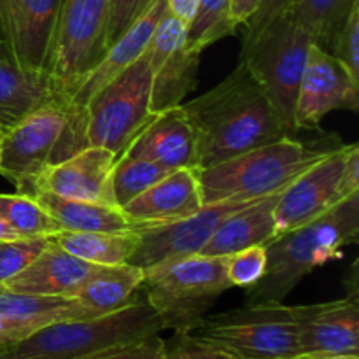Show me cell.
<instances>
[{"instance_id": "cell-3", "label": "cell", "mask_w": 359, "mask_h": 359, "mask_svg": "<svg viewBox=\"0 0 359 359\" xmlns=\"http://www.w3.org/2000/svg\"><path fill=\"white\" fill-rule=\"evenodd\" d=\"M154 116L146 49L137 62L95 93L74 121L67 123L49 165L90 146L105 147L119 160Z\"/></svg>"}, {"instance_id": "cell-33", "label": "cell", "mask_w": 359, "mask_h": 359, "mask_svg": "<svg viewBox=\"0 0 359 359\" xmlns=\"http://www.w3.org/2000/svg\"><path fill=\"white\" fill-rule=\"evenodd\" d=\"M51 238H18L0 242V286L23 272L49 244Z\"/></svg>"}, {"instance_id": "cell-43", "label": "cell", "mask_w": 359, "mask_h": 359, "mask_svg": "<svg viewBox=\"0 0 359 359\" xmlns=\"http://www.w3.org/2000/svg\"><path fill=\"white\" fill-rule=\"evenodd\" d=\"M321 359H359L358 354H335V356H326Z\"/></svg>"}, {"instance_id": "cell-11", "label": "cell", "mask_w": 359, "mask_h": 359, "mask_svg": "<svg viewBox=\"0 0 359 359\" xmlns=\"http://www.w3.org/2000/svg\"><path fill=\"white\" fill-rule=\"evenodd\" d=\"M60 4L62 0H0V55L44 81Z\"/></svg>"}, {"instance_id": "cell-23", "label": "cell", "mask_w": 359, "mask_h": 359, "mask_svg": "<svg viewBox=\"0 0 359 359\" xmlns=\"http://www.w3.org/2000/svg\"><path fill=\"white\" fill-rule=\"evenodd\" d=\"M37 202L58 223L62 231H132L137 224L111 203L84 202L56 196L48 191L35 193Z\"/></svg>"}, {"instance_id": "cell-36", "label": "cell", "mask_w": 359, "mask_h": 359, "mask_svg": "<svg viewBox=\"0 0 359 359\" xmlns=\"http://www.w3.org/2000/svg\"><path fill=\"white\" fill-rule=\"evenodd\" d=\"M154 0H109L107 46L111 48L133 21L139 20Z\"/></svg>"}, {"instance_id": "cell-17", "label": "cell", "mask_w": 359, "mask_h": 359, "mask_svg": "<svg viewBox=\"0 0 359 359\" xmlns=\"http://www.w3.org/2000/svg\"><path fill=\"white\" fill-rule=\"evenodd\" d=\"M116 161L114 153L105 147H84L58 163L48 165L35 179L34 195L48 191L62 198L116 205L112 195Z\"/></svg>"}, {"instance_id": "cell-34", "label": "cell", "mask_w": 359, "mask_h": 359, "mask_svg": "<svg viewBox=\"0 0 359 359\" xmlns=\"http://www.w3.org/2000/svg\"><path fill=\"white\" fill-rule=\"evenodd\" d=\"M165 359H244L193 333H174L165 340Z\"/></svg>"}, {"instance_id": "cell-29", "label": "cell", "mask_w": 359, "mask_h": 359, "mask_svg": "<svg viewBox=\"0 0 359 359\" xmlns=\"http://www.w3.org/2000/svg\"><path fill=\"white\" fill-rule=\"evenodd\" d=\"M0 216L21 238H51L62 231L58 223L32 195L0 193Z\"/></svg>"}, {"instance_id": "cell-1", "label": "cell", "mask_w": 359, "mask_h": 359, "mask_svg": "<svg viewBox=\"0 0 359 359\" xmlns=\"http://www.w3.org/2000/svg\"><path fill=\"white\" fill-rule=\"evenodd\" d=\"M181 105L196 132L198 170L283 137H293L241 62L217 86Z\"/></svg>"}, {"instance_id": "cell-22", "label": "cell", "mask_w": 359, "mask_h": 359, "mask_svg": "<svg viewBox=\"0 0 359 359\" xmlns=\"http://www.w3.org/2000/svg\"><path fill=\"white\" fill-rule=\"evenodd\" d=\"M284 189V188H283ZM283 189L230 214L214 230L198 255L230 256L251 245H266L276 238V205Z\"/></svg>"}, {"instance_id": "cell-30", "label": "cell", "mask_w": 359, "mask_h": 359, "mask_svg": "<svg viewBox=\"0 0 359 359\" xmlns=\"http://www.w3.org/2000/svg\"><path fill=\"white\" fill-rule=\"evenodd\" d=\"M167 174H170V170L154 161L123 154L112 170V195L116 205L125 207Z\"/></svg>"}, {"instance_id": "cell-25", "label": "cell", "mask_w": 359, "mask_h": 359, "mask_svg": "<svg viewBox=\"0 0 359 359\" xmlns=\"http://www.w3.org/2000/svg\"><path fill=\"white\" fill-rule=\"evenodd\" d=\"M53 241L72 256L93 265H123L139 249L140 231H60Z\"/></svg>"}, {"instance_id": "cell-10", "label": "cell", "mask_w": 359, "mask_h": 359, "mask_svg": "<svg viewBox=\"0 0 359 359\" xmlns=\"http://www.w3.org/2000/svg\"><path fill=\"white\" fill-rule=\"evenodd\" d=\"M65 109L55 100L28 112L0 139V175L18 193L34 196V182L49 165L65 128Z\"/></svg>"}, {"instance_id": "cell-8", "label": "cell", "mask_w": 359, "mask_h": 359, "mask_svg": "<svg viewBox=\"0 0 359 359\" xmlns=\"http://www.w3.org/2000/svg\"><path fill=\"white\" fill-rule=\"evenodd\" d=\"M107 27L109 0L60 4L46 81L51 98L62 107L107 53Z\"/></svg>"}, {"instance_id": "cell-2", "label": "cell", "mask_w": 359, "mask_h": 359, "mask_svg": "<svg viewBox=\"0 0 359 359\" xmlns=\"http://www.w3.org/2000/svg\"><path fill=\"white\" fill-rule=\"evenodd\" d=\"M359 238V193L337 203L314 221L266 244L265 276L248 287L245 305L283 304L284 298L319 266L342 258Z\"/></svg>"}, {"instance_id": "cell-44", "label": "cell", "mask_w": 359, "mask_h": 359, "mask_svg": "<svg viewBox=\"0 0 359 359\" xmlns=\"http://www.w3.org/2000/svg\"><path fill=\"white\" fill-rule=\"evenodd\" d=\"M2 135H4V130L0 128V139H2Z\"/></svg>"}, {"instance_id": "cell-20", "label": "cell", "mask_w": 359, "mask_h": 359, "mask_svg": "<svg viewBox=\"0 0 359 359\" xmlns=\"http://www.w3.org/2000/svg\"><path fill=\"white\" fill-rule=\"evenodd\" d=\"M125 154L146 158L170 172L179 168L198 170L196 132L182 105L154 116Z\"/></svg>"}, {"instance_id": "cell-32", "label": "cell", "mask_w": 359, "mask_h": 359, "mask_svg": "<svg viewBox=\"0 0 359 359\" xmlns=\"http://www.w3.org/2000/svg\"><path fill=\"white\" fill-rule=\"evenodd\" d=\"M266 245H251L226 256V276L231 286L251 287L265 276Z\"/></svg>"}, {"instance_id": "cell-38", "label": "cell", "mask_w": 359, "mask_h": 359, "mask_svg": "<svg viewBox=\"0 0 359 359\" xmlns=\"http://www.w3.org/2000/svg\"><path fill=\"white\" fill-rule=\"evenodd\" d=\"M291 4H293V0H263L262 6H259L258 11L255 13V16L244 25L245 32L244 41L242 42L251 41V39L255 37L259 30H263L270 21L276 20V18L279 16H284V14L290 11Z\"/></svg>"}, {"instance_id": "cell-24", "label": "cell", "mask_w": 359, "mask_h": 359, "mask_svg": "<svg viewBox=\"0 0 359 359\" xmlns=\"http://www.w3.org/2000/svg\"><path fill=\"white\" fill-rule=\"evenodd\" d=\"M144 270L130 263L98 265L74 298L93 316H105L132 304L139 294Z\"/></svg>"}, {"instance_id": "cell-6", "label": "cell", "mask_w": 359, "mask_h": 359, "mask_svg": "<svg viewBox=\"0 0 359 359\" xmlns=\"http://www.w3.org/2000/svg\"><path fill=\"white\" fill-rule=\"evenodd\" d=\"M230 287L226 256L191 255L144 270L139 291L160 316L163 330L189 333Z\"/></svg>"}, {"instance_id": "cell-28", "label": "cell", "mask_w": 359, "mask_h": 359, "mask_svg": "<svg viewBox=\"0 0 359 359\" xmlns=\"http://www.w3.org/2000/svg\"><path fill=\"white\" fill-rule=\"evenodd\" d=\"M358 0H293L286 16L304 28L325 51H332L335 37Z\"/></svg>"}, {"instance_id": "cell-41", "label": "cell", "mask_w": 359, "mask_h": 359, "mask_svg": "<svg viewBox=\"0 0 359 359\" xmlns=\"http://www.w3.org/2000/svg\"><path fill=\"white\" fill-rule=\"evenodd\" d=\"M167 2L168 13L174 14L177 20H181L184 25H191L196 11H198L200 0H165Z\"/></svg>"}, {"instance_id": "cell-39", "label": "cell", "mask_w": 359, "mask_h": 359, "mask_svg": "<svg viewBox=\"0 0 359 359\" xmlns=\"http://www.w3.org/2000/svg\"><path fill=\"white\" fill-rule=\"evenodd\" d=\"M37 330L39 326L32 325V323H25L20 321V319H13L0 314V353L11 349V347L30 337Z\"/></svg>"}, {"instance_id": "cell-26", "label": "cell", "mask_w": 359, "mask_h": 359, "mask_svg": "<svg viewBox=\"0 0 359 359\" xmlns=\"http://www.w3.org/2000/svg\"><path fill=\"white\" fill-rule=\"evenodd\" d=\"M53 100L48 83L0 55V128L6 132L28 112Z\"/></svg>"}, {"instance_id": "cell-37", "label": "cell", "mask_w": 359, "mask_h": 359, "mask_svg": "<svg viewBox=\"0 0 359 359\" xmlns=\"http://www.w3.org/2000/svg\"><path fill=\"white\" fill-rule=\"evenodd\" d=\"M88 359H165V340L156 333L105 349Z\"/></svg>"}, {"instance_id": "cell-27", "label": "cell", "mask_w": 359, "mask_h": 359, "mask_svg": "<svg viewBox=\"0 0 359 359\" xmlns=\"http://www.w3.org/2000/svg\"><path fill=\"white\" fill-rule=\"evenodd\" d=\"M0 314L32 323L39 328L53 323L97 318L77 298L16 293L4 287H0Z\"/></svg>"}, {"instance_id": "cell-18", "label": "cell", "mask_w": 359, "mask_h": 359, "mask_svg": "<svg viewBox=\"0 0 359 359\" xmlns=\"http://www.w3.org/2000/svg\"><path fill=\"white\" fill-rule=\"evenodd\" d=\"M165 9H167L165 0H154L147 7L146 13L139 20L133 21L128 30L107 49L104 58L81 81L79 86L72 93V97L63 105L67 114V123L74 121L83 112V109L86 107V104L91 100L95 93H98L102 88L107 86L112 79H116L123 70L128 69L133 62H137L146 53L151 37H153L154 28H156L160 18L163 16Z\"/></svg>"}, {"instance_id": "cell-42", "label": "cell", "mask_w": 359, "mask_h": 359, "mask_svg": "<svg viewBox=\"0 0 359 359\" xmlns=\"http://www.w3.org/2000/svg\"><path fill=\"white\" fill-rule=\"evenodd\" d=\"M18 238H21L20 235H18L16 231H14V228L11 226V224L7 223L2 216H0V242L18 241Z\"/></svg>"}, {"instance_id": "cell-21", "label": "cell", "mask_w": 359, "mask_h": 359, "mask_svg": "<svg viewBox=\"0 0 359 359\" xmlns=\"http://www.w3.org/2000/svg\"><path fill=\"white\" fill-rule=\"evenodd\" d=\"M97 266L67 252L51 237L44 251L23 272L0 287L16 293L74 298Z\"/></svg>"}, {"instance_id": "cell-40", "label": "cell", "mask_w": 359, "mask_h": 359, "mask_svg": "<svg viewBox=\"0 0 359 359\" xmlns=\"http://www.w3.org/2000/svg\"><path fill=\"white\" fill-rule=\"evenodd\" d=\"M263 0H230V18L235 27H244L255 16Z\"/></svg>"}, {"instance_id": "cell-7", "label": "cell", "mask_w": 359, "mask_h": 359, "mask_svg": "<svg viewBox=\"0 0 359 359\" xmlns=\"http://www.w3.org/2000/svg\"><path fill=\"white\" fill-rule=\"evenodd\" d=\"M312 37L290 18H276L251 41L242 42L241 60L272 104L290 135L294 125L298 90L307 63Z\"/></svg>"}, {"instance_id": "cell-15", "label": "cell", "mask_w": 359, "mask_h": 359, "mask_svg": "<svg viewBox=\"0 0 359 359\" xmlns=\"http://www.w3.org/2000/svg\"><path fill=\"white\" fill-rule=\"evenodd\" d=\"M359 83L351 79L342 63L312 42L298 90L294 125L297 130H319L333 111H358Z\"/></svg>"}, {"instance_id": "cell-14", "label": "cell", "mask_w": 359, "mask_h": 359, "mask_svg": "<svg viewBox=\"0 0 359 359\" xmlns=\"http://www.w3.org/2000/svg\"><path fill=\"white\" fill-rule=\"evenodd\" d=\"M351 146L339 144L283 189L276 205V237L311 223L346 200L340 179Z\"/></svg>"}, {"instance_id": "cell-4", "label": "cell", "mask_w": 359, "mask_h": 359, "mask_svg": "<svg viewBox=\"0 0 359 359\" xmlns=\"http://www.w3.org/2000/svg\"><path fill=\"white\" fill-rule=\"evenodd\" d=\"M161 330L160 316L140 294L111 314L42 326L0 353V359H88L111 347L156 335Z\"/></svg>"}, {"instance_id": "cell-19", "label": "cell", "mask_w": 359, "mask_h": 359, "mask_svg": "<svg viewBox=\"0 0 359 359\" xmlns=\"http://www.w3.org/2000/svg\"><path fill=\"white\" fill-rule=\"evenodd\" d=\"M198 170L179 168L121 207L137 228L161 226L191 216L202 207Z\"/></svg>"}, {"instance_id": "cell-9", "label": "cell", "mask_w": 359, "mask_h": 359, "mask_svg": "<svg viewBox=\"0 0 359 359\" xmlns=\"http://www.w3.org/2000/svg\"><path fill=\"white\" fill-rule=\"evenodd\" d=\"M193 335L217 344L244 359H297L298 328L291 305H244L205 316Z\"/></svg>"}, {"instance_id": "cell-12", "label": "cell", "mask_w": 359, "mask_h": 359, "mask_svg": "<svg viewBox=\"0 0 359 359\" xmlns=\"http://www.w3.org/2000/svg\"><path fill=\"white\" fill-rule=\"evenodd\" d=\"M188 25L165 9L153 32L147 56L151 65V112L181 105L198 83L200 53L186 46Z\"/></svg>"}, {"instance_id": "cell-13", "label": "cell", "mask_w": 359, "mask_h": 359, "mask_svg": "<svg viewBox=\"0 0 359 359\" xmlns=\"http://www.w3.org/2000/svg\"><path fill=\"white\" fill-rule=\"evenodd\" d=\"M259 198L262 196L256 198L237 196V198L219 200V202L205 203L195 214L175 223L140 228V245L128 263L146 270L167 259L198 255L214 230L230 214L237 212L242 207L251 205Z\"/></svg>"}, {"instance_id": "cell-35", "label": "cell", "mask_w": 359, "mask_h": 359, "mask_svg": "<svg viewBox=\"0 0 359 359\" xmlns=\"http://www.w3.org/2000/svg\"><path fill=\"white\" fill-rule=\"evenodd\" d=\"M359 0L353 6L346 23L340 28L339 35L332 46V55L339 60L351 76V79L359 83Z\"/></svg>"}, {"instance_id": "cell-16", "label": "cell", "mask_w": 359, "mask_h": 359, "mask_svg": "<svg viewBox=\"0 0 359 359\" xmlns=\"http://www.w3.org/2000/svg\"><path fill=\"white\" fill-rule=\"evenodd\" d=\"M298 328L300 356L321 359L335 354H358L359 297L358 290L333 302L314 305H291Z\"/></svg>"}, {"instance_id": "cell-5", "label": "cell", "mask_w": 359, "mask_h": 359, "mask_svg": "<svg viewBox=\"0 0 359 359\" xmlns=\"http://www.w3.org/2000/svg\"><path fill=\"white\" fill-rule=\"evenodd\" d=\"M335 147L333 144H305L293 137H283L214 167L200 168L202 203L205 205L237 196L256 198L270 195L286 188Z\"/></svg>"}, {"instance_id": "cell-31", "label": "cell", "mask_w": 359, "mask_h": 359, "mask_svg": "<svg viewBox=\"0 0 359 359\" xmlns=\"http://www.w3.org/2000/svg\"><path fill=\"white\" fill-rule=\"evenodd\" d=\"M237 32L230 18V0H200L198 11L188 27L186 46L202 55L209 46Z\"/></svg>"}]
</instances>
